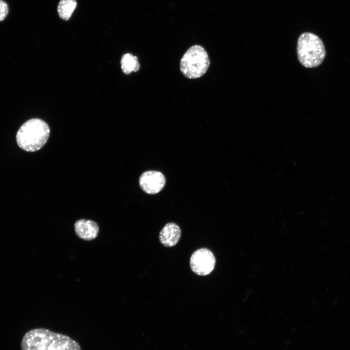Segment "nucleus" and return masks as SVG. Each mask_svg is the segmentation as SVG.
I'll return each mask as SVG.
<instances>
[{
    "label": "nucleus",
    "mask_w": 350,
    "mask_h": 350,
    "mask_svg": "<svg viewBox=\"0 0 350 350\" xmlns=\"http://www.w3.org/2000/svg\"><path fill=\"white\" fill-rule=\"evenodd\" d=\"M77 6L76 0H61L58 4L57 11L59 17L68 20Z\"/></svg>",
    "instance_id": "obj_10"
},
{
    "label": "nucleus",
    "mask_w": 350,
    "mask_h": 350,
    "mask_svg": "<svg viewBox=\"0 0 350 350\" xmlns=\"http://www.w3.org/2000/svg\"><path fill=\"white\" fill-rule=\"evenodd\" d=\"M121 63L122 70L126 74H129L132 71L136 72L140 68L137 57L131 53L124 54L122 57Z\"/></svg>",
    "instance_id": "obj_9"
},
{
    "label": "nucleus",
    "mask_w": 350,
    "mask_h": 350,
    "mask_svg": "<svg viewBox=\"0 0 350 350\" xmlns=\"http://www.w3.org/2000/svg\"><path fill=\"white\" fill-rule=\"evenodd\" d=\"M8 12L7 4L4 1L0 0V21L3 20L6 17Z\"/></svg>",
    "instance_id": "obj_11"
},
{
    "label": "nucleus",
    "mask_w": 350,
    "mask_h": 350,
    "mask_svg": "<svg viewBox=\"0 0 350 350\" xmlns=\"http://www.w3.org/2000/svg\"><path fill=\"white\" fill-rule=\"evenodd\" d=\"M180 237L181 230L179 227L173 222L167 224L159 235L161 244L166 247H172L176 245Z\"/></svg>",
    "instance_id": "obj_8"
},
{
    "label": "nucleus",
    "mask_w": 350,
    "mask_h": 350,
    "mask_svg": "<svg viewBox=\"0 0 350 350\" xmlns=\"http://www.w3.org/2000/svg\"><path fill=\"white\" fill-rule=\"evenodd\" d=\"M21 350H81L69 336L44 328L27 332L21 341Z\"/></svg>",
    "instance_id": "obj_1"
},
{
    "label": "nucleus",
    "mask_w": 350,
    "mask_h": 350,
    "mask_svg": "<svg viewBox=\"0 0 350 350\" xmlns=\"http://www.w3.org/2000/svg\"><path fill=\"white\" fill-rule=\"evenodd\" d=\"M210 61L205 49L198 45L189 48L182 57L180 70L183 75L189 79L198 78L203 76L209 68Z\"/></svg>",
    "instance_id": "obj_4"
},
{
    "label": "nucleus",
    "mask_w": 350,
    "mask_h": 350,
    "mask_svg": "<svg viewBox=\"0 0 350 350\" xmlns=\"http://www.w3.org/2000/svg\"><path fill=\"white\" fill-rule=\"evenodd\" d=\"M165 181L162 173L157 171H146L141 174L139 179L141 189L150 194L159 192L163 188Z\"/></svg>",
    "instance_id": "obj_6"
},
{
    "label": "nucleus",
    "mask_w": 350,
    "mask_h": 350,
    "mask_svg": "<svg viewBox=\"0 0 350 350\" xmlns=\"http://www.w3.org/2000/svg\"><path fill=\"white\" fill-rule=\"evenodd\" d=\"M48 124L39 119H32L24 123L18 130L16 139L18 146L28 152L40 149L49 137Z\"/></svg>",
    "instance_id": "obj_2"
},
{
    "label": "nucleus",
    "mask_w": 350,
    "mask_h": 350,
    "mask_svg": "<svg viewBox=\"0 0 350 350\" xmlns=\"http://www.w3.org/2000/svg\"><path fill=\"white\" fill-rule=\"evenodd\" d=\"M74 228L77 236L86 241L95 239L99 232V227L96 222L85 219L77 221L74 224Z\"/></svg>",
    "instance_id": "obj_7"
},
{
    "label": "nucleus",
    "mask_w": 350,
    "mask_h": 350,
    "mask_svg": "<svg viewBox=\"0 0 350 350\" xmlns=\"http://www.w3.org/2000/svg\"><path fill=\"white\" fill-rule=\"evenodd\" d=\"M297 51L300 63L307 68L319 66L326 56V49L322 40L317 35L310 32L300 35Z\"/></svg>",
    "instance_id": "obj_3"
},
{
    "label": "nucleus",
    "mask_w": 350,
    "mask_h": 350,
    "mask_svg": "<svg viewBox=\"0 0 350 350\" xmlns=\"http://www.w3.org/2000/svg\"><path fill=\"white\" fill-rule=\"evenodd\" d=\"M192 270L200 276L209 274L214 269L215 259L212 252L207 248H200L193 253L190 259Z\"/></svg>",
    "instance_id": "obj_5"
}]
</instances>
